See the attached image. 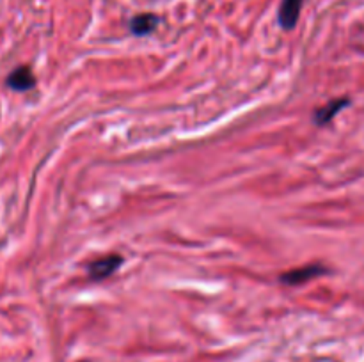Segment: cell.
Here are the masks:
<instances>
[{"mask_svg":"<svg viewBox=\"0 0 364 362\" xmlns=\"http://www.w3.org/2000/svg\"><path fill=\"white\" fill-rule=\"evenodd\" d=\"M350 103V99L348 98H340V99H333L331 103H327L326 106H322V109H318L315 112V123L318 124V126H326L327 123H331V121L334 119V117L338 116V114L341 112V110L345 109V106Z\"/></svg>","mask_w":364,"mask_h":362,"instance_id":"5","label":"cell"},{"mask_svg":"<svg viewBox=\"0 0 364 362\" xmlns=\"http://www.w3.org/2000/svg\"><path fill=\"white\" fill-rule=\"evenodd\" d=\"M159 25V16L153 13H142L137 14L130 20V31L132 34L135 35H148L151 34L153 31Z\"/></svg>","mask_w":364,"mask_h":362,"instance_id":"6","label":"cell"},{"mask_svg":"<svg viewBox=\"0 0 364 362\" xmlns=\"http://www.w3.org/2000/svg\"><path fill=\"white\" fill-rule=\"evenodd\" d=\"M6 85L16 92L31 91L36 85V77L28 66H18L6 78Z\"/></svg>","mask_w":364,"mask_h":362,"instance_id":"3","label":"cell"},{"mask_svg":"<svg viewBox=\"0 0 364 362\" xmlns=\"http://www.w3.org/2000/svg\"><path fill=\"white\" fill-rule=\"evenodd\" d=\"M123 263V258L119 254H109L103 258L96 259L87 266V275L91 280H103L117 272V268Z\"/></svg>","mask_w":364,"mask_h":362,"instance_id":"2","label":"cell"},{"mask_svg":"<svg viewBox=\"0 0 364 362\" xmlns=\"http://www.w3.org/2000/svg\"><path fill=\"white\" fill-rule=\"evenodd\" d=\"M327 273V268L322 265H308L302 266V268H294L290 272H284L279 275L281 284H287V286H301V284L309 283V280L316 279V277Z\"/></svg>","mask_w":364,"mask_h":362,"instance_id":"1","label":"cell"},{"mask_svg":"<svg viewBox=\"0 0 364 362\" xmlns=\"http://www.w3.org/2000/svg\"><path fill=\"white\" fill-rule=\"evenodd\" d=\"M304 0H283L279 6V25L284 31H291L301 18Z\"/></svg>","mask_w":364,"mask_h":362,"instance_id":"4","label":"cell"}]
</instances>
